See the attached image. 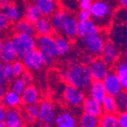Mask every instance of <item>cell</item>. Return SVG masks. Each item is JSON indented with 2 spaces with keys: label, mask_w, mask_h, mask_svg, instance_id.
<instances>
[{
  "label": "cell",
  "mask_w": 127,
  "mask_h": 127,
  "mask_svg": "<svg viewBox=\"0 0 127 127\" xmlns=\"http://www.w3.org/2000/svg\"><path fill=\"white\" fill-rule=\"evenodd\" d=\"M102 108L106 114H117L118 112L116 97L108 95L102 102Z\"/></svg>",
  "instance_id": "cell-31"
},
{
  "label": "cell",
  "mask_w": 127,
  "mask_h": 127,
  "mask_svg": "<svg viewBox=\"0 0 127 127\" xmlns=\"http://www.w3.org/2000/svg\"><path fill=\"white\" fill-rule=\"evenodd\" d=\"M21 113H22V117H23V120H24V122H25V124L30 125V124L33 123V121H34L35 118L32 117L30 113L28 112L27 110H26V108L23 111H21Z\"/></svg>",
  "instance_id": "cell-45"
},
{
  "label": "cell",
  "mask_w": 127,
  "mask_h": 127,
  "mask_svg": "<svg viewBox=\"0 0 127 127\" xmlns=\"http://www.w3.org/2000/svg\"><path fill=\"white\" fill-rule=\"evenodd\" d=\"M115 71L122 83L124 90H127V60H119L115 66Z\"/></svg>",
  "instance_id": "cell-28"
},
{
  "label": "cell",
  "mask_w": 127,
  "mask_h": 127,
  "mask_svg": "<svg viewBox=\"0 0 127 127\" xmlns=\"http://www.w3.org/2000/svg\"><path fill=\"white\" fill-rule=\"evenodd\" d=\"M76 117L69 111L64 110L57 115L55 125L56 127H77Z\"/></svg>",
  "instance_id": "cell-19"
},
{
  "label": "cell",
  "mask_w": 127,
  "mask_h": 127,
  "mask_svg": "<svg viewBox=\"0 0 127 127\" xmlns=\"http://www.w3.org/2000/svg\"><path fill=\"white\" fill-rule=\"evenodd\" d=\"M14 30L16 33H22V34H28L34 36L36 33L35 24L28 21L27 19H21L19 21L15 22Z\"/></svg>",
  "instance_id": "cell-26"
},
{
  "label": "cell",
  "mask_w": 127,
  "mask_h": 127,
  "mask_svg": "<svg viewBox=\"0 0 127 127\" xmlns=\"http://www.w3.org/2000/svg\"><path fill=\"white\" fill-rule=\"evenodd\" d=\"M0 57L3 63H13L16 61L18 55L12 39H6L0 43Z\"/></svg>",
  "instance_id": "cell-12"
},
{
  "label": "cell",
  "mask_w": 127,
  "mask_h": 127,
  "mask_svg": "<svg viewBox=\"0 0 127 127\" xmlns=\"http://www.w3.org/2000/svg\"><path fill=\"white\" fill-rule=\"evenodd\" d=\"M4 123L6 127H23L25 125L22 113L17 108H11L7 109V116Z\"/></svg>",
  "instance_id": "cell-17"
},
{
  "label": "cell",
  "mask_w": 127,
  "mask_h": 127,
  "mask_svg": "<svg viewBox=\"0 0 127 127\" xmlns=\"http://www.w3.org/2000/svg\"><path fill=\"white\" fill-rule=\"evenodd\" d=\"M67 13H68L67 10H59L57 13H55L54 14L51 16L50 19H51V22L54 32L59 33V34H62L63 22L65 21Z\"/></svg>",
  "instance_id": "cell-25"
},
{
  "label": "cell",
  "mask_w": 127,
  "mask_h": 127,
  "mask_svg": "<svg viewBox=\"0 0 127 127\" xmlns=\"http://www.w3.org/2000/svg\"><path fill=\"white\" fill-rule=\"evenodd\" d=\"M79 127H100V117L83 113L78 121Z\"/></svg>",
  "instance_id": "cell-27"
},
{
  "label": "cell",
  "mask_w": 127,
  "mask_h": 127,
  "mask_svg": "<svg viewBox=\"0 0 127 127\" xmlns=\"http://www.w3.org/2000/svg\"><path fill=\"white\" fill-rule=\"evenodd\" d=\"M91 14L93 20L100 29L109 28L114 21V7L111 1L95 0L91 7Z\"/></svg>",
  "instance_id": "cell-2"
},
{
  "label": "cell",
  "mask_w": 127,
  "mask_h": 127,
  "mask_svg": "<svg viewBox=\"0 0 127 127\" xmlns=\"http://www.w3.org/2000/svg\"><path fill=\"white\" fill-rule=\"evenodd\" d=\"M26 110L35 119H38L39 114H40V109H39V105L36 104H32V105H27Z\"/></svg>",
  "instance_id": "cell-39"
},
{
  "label": "cell",
  "mask_w": 127,
  "mask_h": 127,
  "mask_svg": "<svg viewBox=\"0 0 127 127\" xmlns=\"http://www.w3.org/2000/svg\"><path fill=\"white\" fill-rule=\"evenodd\" d=\"M103 83L106 87L108 95L116 97L124 91L122 83L115 70H110L103 80Z\"/></svg>",
  "instance_id": "cell-7"
},
{
  "label": "cell",
  "mask_w": 127,
  "mask_h": 127,
  "mask_svg": "<svg viewBox=\"0 0 127 127\" xmlns=\"http://www.w3.org/2000/svg\"><path fill=\"white\" fill-rule=\"evenodd\" d=\"M40 114L38 120L43 125H53L55 123L57 114L54 109V107L49 100H44L39 104Z\"/></svg>",
  "instance_id": "cell-8"
},
{
  "label": "cell",
  "mask_w": 127,
  "mask_h": 127,
  "mask_svg": "<svg viewBox=\"0 0 127 127\" xmlns=\"http://www.w3.org/2000/svg\"><path fill=\"white\" fill-rule=\"evenodd\" d=\"M26 68L31 71L39 70L43 66L45 65L44 62V53L38 49H35L34 51L28 53L22 59Z\"/></svg>",
  "instance_id": "cell-10"
},
{
  "label": "cell",
  "mask_w": 127,
  "mask_h": 127,
  "mask_svg": "<svg viewBox=\"0 0 127 127\" xmlns=\"http://www.w3.org/2000/svg\"><path fill=\"white\" fill-rule=\"evenodd\" d=\"M88 93L90 97L99 101L100 103H102L108 96V93H107L103 81L100 80H93V84L88 89Z\"/></svg>",
  "instance_id": "cell-15"
},
{
  "label": "cell",
  "mask_w": 127,
  "mask_h": 127,
  "mask_svg": "<svg viewBox=\"0 0 127 127\" xmlns=\"http://www.w3.org/2000/svg\"><path fill=\"white\" fill-rule=\"evenodd\" d=\"M1 13L6 15L12 22L19 21L20 20L22 19V16L24 15L21 8L12 2L3 4L2 7H1Z\"/></svg>",
  "instance_id": "cell-18"
},
{
  "label": "cell",
  "mask_w": 127,
  "mask_h": 127,
  "mask_svg": "<svg viewBox=\"0 0 127 127\" xmlns=\"http://www.w3.org/2000/svg\"><path fill=\"white\" fill-rule=\"evenodd\" d=\"M3 69H4V76L7 81H12L15 78L13 63H3Z\"/></svg>",
  "instance_id": "cell-36"
},
{
  "label": "cell",
  "mask_w": 127,
  "mask_h": 127,
  "mask_svg": "<svg viewBox=\"0 0 127 127\" xmlns=\"http://www.w3.org/2000/svg\"><path fill=\"white\" fill-rule=\"evenodd\" d=\"M40 127H53V126H52V125H43Z\"/></svg>",
  "instance_id": "cell-53"
},
{
  "label": "cell",
  "mask_w": 127,
  "mask_h": 127,
  "mask_svg": "<svg viewBox=\"0 0 127 127\" xmlns=\"http://www.w3.org/2000/svg\"><path fill=\"white\" fill-rule=\"evenodd\" d=\"M116 100L119 113L127 111V90H124L118 95L116 96Z\"/></svg>",
  "instance_id": "cell-33"
},
{
  "label": "cell",
  "mask_w": 127,
  "mask_h": 127,
  "mask_svg": "<svg viewBox=\"0 0 127 127\" xmlns=\"http://www.w3.org/2000/svg\"><path fill=\"white\" fill-rule=\"evenodd\" d=\"M100 28L97 24L93 21H79L78 24V36L81 38H84L85 36H92L100 33Z\"/></svg>",
  "instance_id": "cell-20"
},
{
  "label": "cell",
  "mask_w": 127,
  "mask_h": 127,
  "mask_svg": "<svg viewBox=\"0 0 127 127\" xmlns=\"http://www.w3.org/2000/svg\"><path fill=\"white\" fill-rule=\"evenodd\" d=\"M89 68L93 80L103 81L110 71L109 65L104 62L102 58H94L93 62L90 64Z\"/></svg>",
  "instance_id": "cell-11"
},
{
  "label": "cell",
  "mask_w": 127,
  "mask_h": 127,
  "mask_svg": "<svg viewBox=\"0 0 127 127\" xmlns=\"http://www.w3.org/2000/svg\"><path fill=\"white\" fill-rule=\"evenodd\" d=\"M78 19L71 12L68 11L63 22L62 34L69 39H74L78 36Z\"/></svg>",
  "instance_id": "cell-9"
},
{
  "label": "cell",
  "mask_w": 127,
  "mask_h": 127,
  "mask_svg": "<svg viewBox=\"0 0 127 127\" xmlns=\"http://www.w3.org/2000/svg\"><path fill=\"white\" fill-rule=\"evenodd\" d=\"M93 4V0H79V8H80V10L90 11Z\"/></svg>",
  "instance_id": "cell-43"
},
{
  "label": "cell",
  "mask_w": 127,
  "mask_h": 127,
  "mask_svg": "<svg viewBox=\"0 0 127 127\" xmlns=\"http://www.w3.org/2000/svg\"><path fill=\"white\" fill-rule=\"evenodd\" d=\"M111 41L117 46H127V26L116 24L111 30Z\"/></svg>",
  "instance_id": "cell-14"
},
{
  "label": "cell",
  "mask_w": 127,
  "mask_h": 127,
  "mask_svg": "<svg viewBox=\"0 0 127 127\" xmlns=\"http://www.w3.org/2000/svg\"><path fill=\"white\" fill-rule=\"evenodd\" d=\"M34 24L36 33H37L38 36H48V35H52V33L53 32L51 19H49L48 17L42 16Z\"/></svg>",
  "instance_id": "cell-22"
},
{
  "label": "cell",
  "mask_w": 127,
  "mask_h": 127,
  "mask_svg": "<svg viewBox=\"0 0 127 127\" xmlns=\"http://www.w3.org/2000/svg\"><path fill=\"white\" fill-rule=\"evenodd\" d=\"M6 78L4 76V69H3V63H1L0 65V85H6Z\"/></svg>",
  "instance_id": "cell-48"
},
{
  "label": "cell",
  "mask_w": 127,
  "mask_h": 127,
  "mask_svg": "<svg viewBox=\"0 0 127 127\" xmlns=\"http://www.w3.org/2000/svg\"><path fill=\"white\" fill-rule=\"evenodd\" d=\"M62 77L68 85H74L83 91L90 88L93 82L89 66L83 63H73L62 73Z\"/></svg>",
  "instance_id": "cell-1"
},
{
  "label": "cell",
  "mask_w": 127,
  "mask_h": 127,
  "mask_svg": "<svg viewBox=\"0 0 127 127\" xmlns=\"http://www.w3.org/2000/svg\"><path fill=\"white\" fill-rule=\"evenodd\" d=\"M126 23H127V20H126Z\"/></svg>",
  "instance_id": "cell-56"
},
{
  "label": "cell",
  "mask_w": 127,
  "mask_h": 127,
  "mask_svg": "<svg viewBox=\"0 0 127 127\" xmlns=\"http://www.w3.org/2000/svg\"><path fill=\"white\" fill-rule=\"evenodd\" d=\"M10 22L11 21L6 15L1 13V14H0V30H6L7 28L9 27V25H10Z\"/></svg>",
  "instance_id": "cell-41"
},
{
  "label": "cell",
  "mask_w": 127,
  "mask_h": 127,
  "mask_svg": "<svg viewBox=\"0 0 127 127\" xmlns=\"http://www.w3.org/2000/svg\"><path fill=\"white\" fill-rule=\"evenodd\" d=\"M64 99L71 107H81L85 101L86 98L84 91L74 85H68L64 90Z\"/></svg>",
  "instance_id": "cell-6"
},
{
  "label": "cell",
  "mask_w": 127,
  "mask_h": 127,
  "mask_svg": "<svg viewBox=\"0 0 127 127\" xmlns=\"http://www.w3.org/2000/svg\"><path fill=\"white\" fill-rule=\"evenodd\" d=\"M126 57H127V51H126Z\"/></svg>",
  "instance_id": "cell-55"
},
{
  "label": "cell",
  "mask_w": 127,
  "mask_h": 127,
  "mask_svg": "<svg viewBox=\"0 0 127 127\" xmlns=\"http://www.w3.org/2000/svg\"><path fill=\"white\" fill-rule=\"evenodd\" d=\"M6 107L1 105V108H0V121H5L7 116V109Z\"/></svg>",
  "instance_id": "cell-49"
},
{
  "label": "cell",
  "mask_w": 127,
  "mask_h": 127,
  "mask_svg": "<svg viewBox=\"0 0 127 127\" xmlns=\"http://www.w3.org/2000/svg\"><path fill=\"white\" fill-rule=\"evenodd\" d=\"M78 21H87L92 20V14L90 11L87 10H80L77 14Z\"/></svg>",
  "instance_id": "cell-40"
},
{
  "label": "cell",
  "mask_w": 127,
  "mask_h": 127,
  "mask_svg": "<svg viewBox=\"0 0 127 127\" xmlns=\"http://www.w3.org/2000/svg\"><path fill=\"white\" fill-rule=\"evenodd\" d=\"M127 20V9L120 8L114 14V21L116 24H125Z\"/></svg>",
  "instance_id": "cell-35"
},
{
  "label": "cell",
  "mask_w": 127,
  "mask_h": 127,
  "mask_svg": "<svg viewBox=\"0 0 127 127\" xmlns=\"http://www.w3.org/2000/svg\"><path fill=\"white\" fill-rule=\"evenodd\" d=\"M21 78L22 79V81L24 82V84L26 85V86L32 85L33 76H32V75L30 72H29V71H25V72L22 74V76H21Z\"/></svg>",
  "instance_id": "cell-42"
},
{
  "label": "cell",
  "mask_w": 127,
  "mask_h": 127,
  "mask_svg": "<svg viewBox=\"0 0 127 127\" xmlns=\"http://www.w3.org/2000/svg\"><path fill=\"white\" fill-rule=\"evenodd\" d=\"M22 101L26 105L36 104L39 100V93L34 85H30L26 87L25 91L21 94Z\"/></svg>",
  "instance_id": "cell-24"
},
{
  "label": "cell",
  "mask_w": 127,
  "mask_h": 127,
  "mask_svg": "<svg viewBox=\"0 0 127 127\" xmlns=\"http://www.w3.org/2000/svg\"><path fill=\"white\" fill-rule=\"evenodd\" d=\"M35 4L43 16L45 17H51L59 11V3L57 0H35Z\"/></svg>",
  "instance_id": "cell-16"
},
{
  "label": "cell",
  "mask_w": 127,
  "mask_h": 127,
  "mask_svg": "<svg viewBox=\"0 0 127 127\" xmlns=\"http://www.w3.org/2000/svg\"><path fill=\"white\" fill-rule=\"evenodd\" d=\"M101 58L108 65L111 66L116 64L120 58V51L118 46L113 41H107L101 53Z\"/></svg>",
  "instance_id": "cell-13"
},
{
  "label": "cell",
  "mask_w": 127,
  "mask_h": 127,
  "mask_svg": "<svg viewBox=\"0 0 127 127\" xmlns=\"http://www.w3.org/2000/svg\"><path fill=\"white\" fill-rule=\"evenodd\" d=\"M82 107L84 112L87 114H91L100 117L103 115L104 110L102 108V104L91 97L87 98Z\"/></svg>",
  "instance_id": "cell-21"
},
{
  "label": "cell",
  "mask_w": 127,
  "mask_h": 127,
  "mask_svg": "<svg viewBox=\"0 0 127 127\" xmlns=\"http://www.w3.org/2000/svg\"><path fill=\"white\" fill-rule=\"evenodd\" d=\"M107 1H112V0H107Z\"/></svg>",
  "instance_id": "cell-54"
},
{
  "label": "cell",
  "mask_w": 127,
  "mask_h": 127,
  "mask_svg": "<svg viewBox=\"0 0 127 127\" xmlns=\"http://www.w3.org/2000/svg\"><path fill=\"white\" fill-rule=\"evenodd\" d=\"M13 71H14L15 77H21L22 76L24 72H25V65H24V62H21V61H15L13 62Z\"/></svg>",
  "instance_id": "cell-38"
},
{
  "label": "cell",
  "mask_w": 127,
  "mask_h": 127,
  "mask_svg": "<svg viewBox=\"0 0 127 127\" xmlns=\"http://www.w3.org/2000/svg\"><path fill=\"white\" fill-rule=\"evenodd\" d=\"M118 120L121 127H127V111L119 113Z\"/></svg>",
  "instance_id": "cell-44"
},
{
  "label": "cell",
  "mask_w": 127,
  "mask_h": 127,
  "mask_svg": "<svg viewBox=\"0 0 127 127\" xmlns=\"http://www.w3.org/2000/svg\"><path fill=\"white\" fill-rule=\"evenodd\" d=\"M1 1V4H6V3H9V2H11L12 0H0Z\"/></svg>",
  "instance_id": "cell-52"
},
{
  "label": "cell",
  "mask_w": 127,
  "mask_h": 127,
  "mask_svg": "<svg viewBox=\"0 0 127 127\" xmlns=\"http://www.w3.org/2000/svg\"><path fill=\"white\" fill-rule=\"evenodd\" d=\"M26 85L24 84V82L22 81V79L21 77H15L13 80L11 81L10 84V90L15 92L16 93L19 94H22L23 92L26 89Z\"/></svg>",
  "instance_id": "cell-34"
},
{
  "label": "cell",
  "mask_w": 127,
  "mask_h": 127,
  "mask_svg": "<svg viewBox=\"0 0 127 127\" xmlns=\"http://www.w3.org/2000/svg\"><path fill=\"white\" fill-rule=\"evenodd\" d=\"M61 4L66 10L69 12L79 8V0H61Z\"/></svg>",
  "instance_id": "cell-37"
},
{
  "label": "cell",
  "mask_w": 127,
  "mask_h": 127,
  "mask_svg": "<svg viewBox=\"0 0 127 127\" xmlns=\"http://www.w3.org/2000/svg\"><path fill=\"white\" fill-rule=\"evenodd\" d=\"M18 58L23 59L28 53L36 49V39L32 35L16 33L12 38Z\"/></svg>",
  "instance_id": "cell-3"
},
{
  "label": "cell",
  "mask_w": 127,
  "mask_h": 127,
  "mask_svg": "<svg viewBox=\"0 0 127 127\" xmlns=\"http://www.w3.org/2000/svg\"><path fill=\"white\" fill-rule=\"evenodd\" d=\"M93 57H94V56H93V55L90 54V53L85 55L82 59V63L85 64V65H86V66H90V64H91L92 62H93V60H94Z\"/></svg>",
  "instance_id": "cell-46"
},
{
  "label": "cell",
  "mask_w": 127,
  "mask_h": 127,
  "mask_svg": "<svg viewBox=\"0 0 127 127\" xmlns=\"http://www.w3.org/2000/svg\"><path fill=\"white\" fill-rule=\"evenodd\" d=\"M7 93V90L6 88H5V86L4 85H1L0 86V96H1V98H3L4 96V94Z\"/></svg>",
  "instance_id": "cell-50"
},
{
  "label": "cell",
  "mask_w": 127,
  "mask_h": 127,
  "mask_svg": "<svg viewBox=\"0 0 127 127\" xmlns=\"http://www.w3.org/2000/svg\"><path fill=\"white\" fill-rule=\"evenodd\" d=\"M44 62H45V65L46 66H53L54 62V58L50 55L44 54Z\"/></svg>",
  "instance_id": "cell-47"
},
{
  "label": "cell",
  "mask_w": 127,
  "mask_h": 127,
  "mask_svg": "<svg viewBox=\"0 0 127 127\" xmlns=\"http://www.w3.org/2000/svg\"><path fill=\"white\" fill-rule=\"evenodd\" d=\"M36 46L38 50L42 52L44 54L50 55L53 58H56L59 55L56 38L52 35L38 36V37L36 38Z\"/></svg>",
  "instance_id": "cell-5"
},
{
  "label": "cell",
  "mask_w": 127,
  "mask_h": 127,
  "mask_svg": "<svg viewBox=\"0 0 127 127\" xmlns=\"http://www.w3.org/2000/svg\"><path fill=\"white\" fill-rule=\"evenodd\" d=\"M57 42V49L59 52V55L64 56L69 53L71 49V42L68 37L65 36H60L56 38Z\"/></svg>",
  "instance_id": "cell-30"
},
{
  "label": "cell",
  "mask_w": 127,
  "mask_h": 127,
  "mask_svg": "<svg viewBox=\"0 0 127 127\" xmlns=\"http://www.w3.org/2000/svg\"><path fill=\"white\" fill-rule=\"evenodd\" d=\"M40 10L36 5V4H29L26 5L25 11H24V17L28 21H30L32 23H35L38 20L42 17Z\"/></svg>",
  "instance_id": "cell-29"
},
{
  "label": "cell",
  "mask_w": 127,
  "mask_h": 127,
  "mask_svg": "<svg viewBox=\"0 0 127 127\" xmlns=\"http://www.w3.org/2000/svg\"><path fill=\"white\" fill-rule=\"evenodd\" d=\"M100 127H121L116 114H105L100 117Z\"/></svg>",
  "instance_id": "cell-32"
},
{
  "label": "cell",
  "mask_w": 127,
  "mask_h": 127,
  "mask_svg": "<svg viewBox=\"0 0 127 127\" xmlns=\"http://www.w3.org/2000/svg\"><path fill=\"white\" fill-rule=\"evenodd\" d=\"M118 3L121 5V7L127 9V0H118Z\"/></svg>",
  "instance_id": "cell-51"
},
{
  "label": "cell",
  "mask_w": 127,
  "mask_h": 127,
  "mask_svg": "<svg viewBox=\"0 0 127 127\" xmlns=\"http://www.w3.org/2000/svg\"><path fill=\"white\" fill-rule=\"evenodd\" d=\"M82 39L88 53L92 54L94 57L101 55L104 46L106 45V40L100 33L85 36Z\"/></svg>",
  "instance_id": "cell-4"
},
{
  "label": "cell",
  "mask_w": 127,
  "mask_h": 127,
  "mask_svg": "<svg viewBox=\"0 0 127 127\" xmlns=\"http://www.w3.org/2000/svg\"><path fill=\"white\" fill-rule=\"evenodd\" d=\"M2 100V105L6 108H17L21 104L22 101V97L21 94L16 93L15 92L12 91H7V93L4 94V96L3 98H1Z\"/></svg>",
  "instance_id": "cell-23"
}]
</instances>
